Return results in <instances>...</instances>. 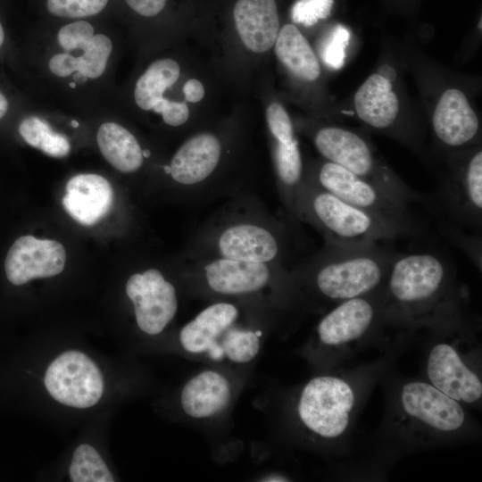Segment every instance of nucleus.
Masks as SVG:
<instances>
[{
	"label": "nucleus",
	"instance_id": "6",
	"mask_svg": "<svg viewBox=\"0 0 482 482\" xmlns=\"http://www.w3.org/2000/svg\"><path fill=\"white\" fill-rule=\"evenodd\" d=\"M185 264L189 289L219 300L264 297L277 308L303 302L291 270L283 264L189 257Z\"/></svg>",
	"mask_w": 482,
	"mask_h": 482
},
{
	"label": "nucleus",
	"instance_id": "31",
	"mask_svg": "<svg viewBox=\"0 0 482 482\" xmlns=\"http://www.w3.org/2000/svg\"><path fill=\"white\" fill-rule=\"evenodd\" d=\"M94 27L87 21H77L62 27L57 42L65 52L82 51L94 37Z\"/></svg>",
	"mask_w": 482,
	"mask_h": 482
},
{
	"label": "nucleus",
	"instance_id": "11",
	"mask_svg": "<svg viewBox=\"0 0 482 482\" xmlns=\"http://www.w3.org/2000/svg\"><path fill=\"white\" fill-rule=\"evenodd\" d=\"M425 356L427 381L463 406H478L482 381L478 365L461 348V341L474 329L429 331Z\"/></svg>",
	"mask_w": 482,
	"mask_h": 482
},
{
	"label": "nucleus",
	"instance_id": "2",
	"mask_svg": "<svg viewBox=\"0 0 482 482\" xmlns=\"http://www.w3.org/2000/svg\"><path fill=\"white\" fill-rule=\"evenodd\" d=\"M381 445L390 454L457 443L478 428L464 406L427 380L388 377Z\"/></svg>",
	"mask_w": 482,
	"mask_h": 482
},
{
	"label": "nucleus",
	"instance_id": "21",
	"mask_svg": "<svg viewBox=\"0 0 482 482\" xmlns=\"http://www.w3.org/2000/svg\"><path fill=\"white\" fill-rule=\"evenodd\" d=\"M434 131L445 145L461 146L478 132V119L465 95L459 89L444 92L432 118Z\"/></svg>",
	"mask_w": 482,
	"mask_h": 482
},
{
	"label": "nucleus",
	"instance_id": "14",
	"mask_svg": "<svg viewBox=\"0 0 482 482\" xmlns=\"http://www.w3.org/2000/svg\"><path fill=\"white\" fill-rule=\"evenodd\" d=\"M222 155L220 138L202 132L185 141L163 170L182 187L189 202L209 197L207 185L218 169Z\"/></svg>",
	"mask_w": 482,
	"mask_h": 482
},
{
	"label": "nucleus",
	"instance_id": "30",
	"mask_svg": "<svg viewBox=\"0 0 482 482\" xmlns=\"http://www.w3.org/2000/svg\"><path fill=\"white\" fill-rule=\"evenodd\" d=\"M350 37V31L340 24L328 34L320 46V56L328 67L338 70L344 65Z\"/></svg>",
	"mask_w": 482,
	"mask_h": 482
},
{
	"label": "nucleus",
	"instance_id": "23",
	"mask_svg": "<svg viewBox=\"0 0 482 482\" xmlns=\"http://www.w3.org/2000/svg\"><path fill=\"white\" fill-rule=\"evenodd\" d=\"M96 142L104 159L122 173H132L143 165L144 150L136 137L123 126L107 121L96 133Z\"/></svg>",
	"mask_w": 482,
	"mask_h": 482
},
{
	"label": "nucleus",
	"instance_id": "1",
	"mask_svg": "<svg viewBox=\"0 0 482 482\" xmlns=\"http://www.w3.org/2000/svg\"><path fill=\"white\" fill-rule=\"evenodd\" d=\"M466 301L454 268L435 252L397 253L381 290L386 324L410 333L474 329Z\"/></svg>",
	"mask_w": 482,
	"mask_h": 482
},
{
	"label": "nucleus",
	"instance_id": "36",
	"mask_svg": "<svg viewBox=\"0 0 482 482\" xmlns=\"http://www.w3.org/2000/svg\"><path fill=\"white\" fill-rule=\"evenodd\" d=\"M183 93L187 102L197 103L204 96V87L198 79H191L185 83Z\"/></svg>",
	"mask_w": 482,
	"mask_h": 482
},
{
	"label": "nucleus",
	"instance_id": "22",
	"mask_svg": "<svg viewBox=\"0 0 482 482\" xmlns=\"http://www.w3.org/2000/svg\"><path fill=\"white\" fill-rule=\"evenodd\" d=\"M353 103L359 118L378 129L390 127L399 112V101L392 83L378 73L370 75L358 88Z\"/></svg>",
	"mask_w": 482,
	"mask_h": 482
},
{
	"label": "nucleus",
	"instance_id": "28",
	"mask_svg": "<svg viewBox=\"0 0 482 482\" xmlns=\"http://www.w3.org/2000/svg\"><path fill=\"white\" fill-rule=\"evenodd\" d=\"M69 473L73 482L114 481L97 451L86 444L79 445L74 451Z\"/></svg>",
	"mask_w": 482,
	"mask_h": 482
},
{
	"label": "nucleus",
	"instance_id": "34",
	"mask_svg": "<svg viewBox=\"0 0 482 482\" xmlns=\"http://www.w3.org/2000/svg\"><path fill=\"white\" fill-rule=\"evenodd\" d=\"M162 116L163 121L170 126L183 125L189 118V109L185 102L161 98L152 109Z\"/></svg>",
	"mask_w": 482,
	"mask_h": 482
},
{
	"label": "nucleus",
	"instance_id": "27",
	"mask_svg": "<svg viewBox=\"0 0 482 482\" xmlns=\"http://www.w3.org/2000/svg\"><path fill=\"white\" fill-rule=\"evenodd\" d=\"M18 130L28 145L51 157L62 158L70 154L71 144L68 137L55 132L46 120L37 116L23 119Z\"/></svg>",
	"mask_w": 482,
	"mask_h": 482
},
{
	"label": "nucleus",
	"instance_id": "9",
	"mask_svg": "<svg viewBox=\"0 0 482 482\" xmlns=\"http://www.w3.org/2000/svg\"><path fill=\"white\" fill-rule=\"evenodd\" d=\"M381 290L341 302L322 316L310 343L312 359L320 367L327 370L337 368L382 336L387 325L382 312Z\"/></svg>",
	"mask_w": 482,
	"mask_h": 482
},
{
	"label": "nucleus",
	"instance_id": "20",
	"mask_svg": "<svg viewBox=\"0 0 482 482\" xmlns=\"http://www.w3.org/2000/svg\"><path fill=\"white\" fill-rule=\"evenodd\" d=\"M233 18L238 36L247 49L263 53L274 46L279 31L275 0H237Z\"/></svg>",
	"mask_w": 482,
	"mask_h": 482
},
{
	"label": "nucleus",
	"instance_id": "7",
	"mask_svg": "<svg viewBox=\"0 0 482 482\" xmlns=\"http://www.w3.org/2000/svg\"><path fill=\"white\" fill-rule=\"evenodd\" d=\"M295 214L298 222L312 225L327 244H366L414 234L407 228L347 204L305 179L296 196Z\"/></svg>",
	"mask_w": 482,
	"mask_h": 482
},
{
	"label": "nucleus",
	"instance_id": "33",
	"mask_svg": "<svg viewBox=\"0 0 482 482\" xmlns=\"http://www.w3.org/2000/svg\"><path fill=\"white\" fill-rule=\"evenodd\" d=\"M266 120L274 140L288 143L295 138L290 117L280 104L272 103L267 107Z\"/></svg>",
	"mask_w": 482,
	"mask_h": 482
},
{
	"label": "nucleus",
	"instance_id": "5",
	"mask_svg": "<svg viewBox=\"0 0 482 482\" xmlns=\"http://www.w3.org/2000/svg\"><path fill=\"white\" fill-rule=\"evenodd\" d=\"M397 253L378 242L327 244L291 270L303 300L326 305L380 291Z\"/></svg>",
	"mask_w": 482,
	"mask_h": 482
},
{
	"label": "nucleus",
	"instance_id": "13",
	"mask_svg": "<svg viewBox=\"0 0 482 482\" xmlns=\"http://www.w3.org/2000/svg\"><path fill=\"white\" fill-rule=\"evenodd\" d=\"M45 385L54 399L76 408L95 405L104 391L98 367L79 351H67L59 355L46 370Z\"/></svg>",
	"mask_w": 482,
	"mask_h": 482
},
{
	"label": "nucleus",
	"instance_id": "32",
	"mask_svg": "<svg viewBox=\"0 0 482 482\" xmlns=\"http://www.w3.org/2000/svg\"><path fill=\"white\" fill-rule=\"evenodd\" d=\"M333 4L334 0H297L292 7L291 17L295 23L310 27L326 19Z\"/></svg>",
	"mask_w": 482,
	"mask_h": 482
},
{
	"label": "nucleus",
	"instance_id": "18",
	"mask_svg": "<svg viewBox=\"0 0 482 482\" xmlns=\"http://www.w3.org/2000/svg\"><path fill=\"white\" fill-rule=\"evenodd\" d=\"M233 397L229 378L216 370H202L190 378L180 393L183 411L195 420H208L222 413Z\"/></svg>",
	"mask_w": 482,
	"mask_h": 482
},
{
	"label": "nucleus",
	"instance_id": "19",
	"mask_svg": "<svg viewBox=\"0 0 482 482\" xmlns=\"http://www.w3.org/2000/svg\"><path fill=\"white\" fill-rule=\"evenodd\" d=\"M113 190L109 181L97 174L83 173L73 176L66 184L62 205L77 222L91 226L110 212Z\"/></svg>",
	"mask_w": 482,
	"mask_h": 482
},
{
	"label": "nucleus",
	"instance_id": "37",
	"mask_svg": "<svg viewBox=\"0 0 482 482\" xmlns=\"http://www.w3.org/2000/svg\"><path fill=\"white\" fill-rule=\"evenodd\" d=\"M378 74L391 83L396 79L395 70L388 64L381 65L378 70Z\"/></svg>",
	"mask_w": 482,
	"mask_h": 482
},
{
	"label": "nucleus",
	"instance_id": "39",
	"mask_svg": "<svg viewBox=\"0 0 482 482\" xmlns=\"http://www.w3.org/2000/svg\"><path fill=\"white\" fill-rule=\"evenodd\" d=\"M9 110V102L6 96L0 91V120L3 119Z\"/></svg>",
	"mask_w": 482,
	"mask_h": 482
},
{
	"label": "nucleus",
	"instance_id": "41",
	"mask_svg": "<svg viewBox=\"0 0 482 482\" xmlns=\"http://www.w3.org/2000/svg\"><path fill=\"white\" fill-rule=\"evenodd\" d=\"M479 29H481V19H480V21H479Z\"/></svg>",
	"mask_w": 482,
	"mask_h": 482
},
{
	"label": "nucleus",
	"instance_id": "8",
	"mask_svg": "<svg viewBox=\"0 0 482 482\" xmlns=\"http://www.w3.org/2000/svg\"><path fill=\"white\" fill-rule=\"evenodd\" d=\"M244 312L238 300L213 302L182 327V348L214 362H250L261 349L262 331L246 324Z\"/></svg>",
	"mask_w": 482,
	"mask_h": 482
},
{
	"label": "nucleus",
	"instance_id": "12",
	"mask_svg": "<svg viewBox=\"0 0 482 482\" xmlns=\"http://www.w3.org/2000/svg\"><path fill=\"white\" fill-rule=\"evenodd\" d=\"M303 179L358 208L380 216L391 222L417 230L408 207L391 199L382 190L345 168L327 161L311 177Z\"/></svg>",
	"mask_w": 482,
	"mask_h": 482
},
{
	"label": "nucleus",
	"instance_id": "35",
	"mask_svg": "<svg viewBox=\"0 0 482 482\" xmlns=\"http://www.w3.org/2000/svg\"><path fill=\"white\" fill-rule=\"evenodd\" d=\"M137 13L145 17H153L161 12L167 0H125Z\"/></svg>",
	"mask_w": 482,
	"mask_h": 482
},
{
	"label": "nucleus",
	"instance_id": "24",
	"mask_svg": "<svg viewBox=\"0 0 482 482\" xmlns=\"http://www.w3.org/2000/svg\"><path fill=\"white\" fill-rule=\"evenodd\" d=\"M112 50L111 38L96 34L80 55L69 53L54 54L48 62V69L57 77L64 78L78 72L81 77L96 79L104 72Z\"/></svg>",
	"mask_w": 482,
	"mask_h": 482
},
{
	"label": "nucleus",
	"instance_id": "4",
	"mask_svg": "<svg viewBox=\"0 0 482 482\" xmlns=\"http://www.w3.org/2000/svg\"><path fill=\"white\" fill-rule=\"evenodd\" d=\"M288 245L286 224L270 214L255 197L239 195L194 233L187 257L284 265Z\"/></svg>",
	"mask_w": 482,
	"mask_h": 482
},
{
	"label": "nucleus",
	"instance_id": "25",
	"mask_svg": "<svg viewBox=\"0 0 482 482\" xmlns=\"http://www.w3.org/2000/svg\"><path fill=\"white\" fill-rule=\"evenodd\" d=\"M274 45L278 60L296 77L308 81L319 78V61L307 39L295 25L283 26Z\"/></svg>",
	"mask_w": 482,
	"mask_h": 482
},
{
	"label": "nucleus",
	"instance_id": "3",
	"mask_svg": "<svg viewBox=\"0 0 482 482\" xmlns=\"http://www.w3.org/2000/svg\"><path fill=\"white\" fill-rule=\"evenodd\" d=\"M392 360L390 356L352 370L322 371L300 386L292 416L303 436L322 448L344 453L357 415Z\"/></svg>",
	"mask_w": 482,
	"mask_h": 482
},
{
	"label": "nucleus",
	"instance_id": "40",
	"mask_svg": "<svg viewBox=\"0 0 482 482\" xmlns=\"http://www.w3.org/2000/svg\"><path fill=\"white\" fill-rule=\"evenodd\" d=\"M5 34L2 23L0 22V48L4 43Z\"/></svg>",
	"mask_w": 482,
	"mask_h": 482
},
{
	"label": "nucleus",
	"instance_id": "16",
	"mask_svg": "<svg viewBox=\"0 0 482 482\" xmlns=\"http://www.w3.org/2000/svg\"><path fill=\"white\" fill-rule=\"evenodd\" d=\"M63 245L50 239L23 236L7 253L4 270L8 280L16 286L38 278H50L61 273L65 266Z\"/></svg>",
	"mask_w": 482,
	"mask_h": 482
},
{
	"label": "nucleus",
	"instance_id": "26",
	"mask_svg": "<svg viewBox=\"0 0 482 482\" xmlns=\"http://www.w3.org/2000/svg\"><path fill=\"white\" fill-rule=\"evenodd\" d=\"M180 68L179 63L170 58L153 62L138 78L134 90L137 105L150 111L163 97V93L179 79Z\"/></svg>",
	"mask_w": 482,
	"mask_h": 482
},
{
	"label": "nucleus",
	"instance_id": "10",
	"mask_svg": "<svg viewBox=\"0 0 482 482\" xmlns=\"http://www.w3.org/2000/svg\"><path fill=\"white\" fill-rule=\"evenodd\" d=\"M313 142L327 161L362 178L397 204L408 207L413 202H426L427 198L378 162L370 145L358 134L339 127H325L316 132Z\"/></svg>",
	"mask_w": 482,
	"mask_h": 482
},
{
	"label": "nucleus",
	"instance_id": "15",
	"mask_svg": "<svg viewBox=\"0 0 482 482\" xmlns=\"http://www.w3.org/2000/svg\"><path fill=\"white\" fill-rule=\"evenodd\" d=\"M126 294L134 305L137 324L145 334H160L177 313L176 288L155 268L131 275Z\"/></svg>",
	"mask_w": 482,
	"mask_h": 482
},
{
	"label": "nucleus",
	"instance_id": "29",
	"mask_svg": "<svg viewBox=\"0 0 482 482\" xmlns=\"http://www.w3.org/2000/svg\"><path fill=\"white\" fill-rule=\"evenodd\" d=\"M108 0H47L48 12L57 17L78 19L102 12Z\"/></svg>",
	"mask_w": 482,
	"mask_h": 482
},
{
	"label": "nucleus",
	"instance_id": "38",
	"mask_svg": "<svg viewBox=\"0 0 482 482\" xmlns=\"http://www.w3.org/2000/svg\"><path fill=\"white\" fill-rule=\"evenodd\" d=\"M263 482H284L290 481L289 478L284 474L274 472L263 476L261 479Z\"/></svg>",
	"mask_w": 482,
	"mask_h": 482
},
{
	"label": "nucleus",
	"instance_id": "17",
	"mask_svg": "<svg viewBox=\"0 0 482 482\" xmlns=\"http://www.w3.org/2000/svg\"><path fill=\"white\" fill-rule=\"evenodd\" d=\"M442 207L458 224L476 230L482 226V152L474 153L460 172L439 191Z\"/></svg>",
	"mask_w": 482,
	"mask_h": 482
}]
</instances>
